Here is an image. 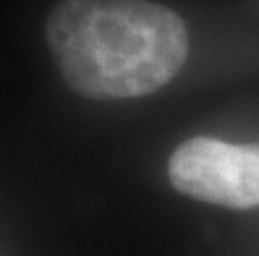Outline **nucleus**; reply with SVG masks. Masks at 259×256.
Here are the masks:
<instances>
[{"label":"nucleus","instance_id":"nucleus-2","mask_svg":"<svg viewBox=\"0 0 259 256\" xmlns=\"http://www.w3.org/2000/svg\"><path fill=\"white\" fill-rule=\"evenodd\" d=\"M176 191L228 209L259 207V144L189 139L167 162Z\"/></svg>","mask_w":259,"mask_h":256},{"label":"nucleus","instance_id":"nucleus-1","mask_svg":"<svg viewBox=\"0 0 259 256\" xmlns=\"http://www.w3.org/2000/svg\"><path fill=\"white\" fill-rule=\"evenodd\" d=\"M45 34L66 84L95 99L147 97L189 58L184 19L149 0H60Z\"/></svg>","mask_w":259,"mask_h":256}]
</instances>
